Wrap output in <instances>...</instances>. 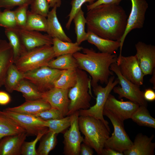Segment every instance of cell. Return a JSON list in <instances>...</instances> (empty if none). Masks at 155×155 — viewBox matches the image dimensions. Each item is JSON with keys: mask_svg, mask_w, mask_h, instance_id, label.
<instances>
[{"mask_svg": "<svg viewBox=\"0 0 155 155\" xmlns=\"http://www.w3.org/2000/svg\"><path fill=\"white\" fill-rule=\"evenodd\" d=\"M131 7L130 13L127 18L124 33L120 40V53L125 38L132 30L141 29L143 27L146 12L148 4L146 0H130Z\"/></svg>", "mask_w": 155, "mask_h": 155, "instance_id": "obj_12", "label": "cell"}, {"mask_svg": "<svg viewBox=\"0 0 155 155\" xmlns=\"http://www.w3.org/2000/svg\"><path fill=\"white\" fill-rule=\"evenodd\" d=\"M47 132L39 133L36 136V138L31 142H27L25 141L21 147V155H38L36 149V144Z\"/></svg>", "mask_w": 155, "mask_h": 155, "instance_id": "obj_38", "label": "cell"}, {"mask_svg": "<svg viewBox=\"0 0 155 155\" xmlns=\"http://www.w3.org/2000/svg\"><path fill=\"white\" fill-rule=\"evenodd\" d=\"M117 63L125 78L139 86L143 84L144 75L135 55L127 57L119 55Z\"/></svg>", "mask_w": 155, "mask_h": 155, "instance_id": "obj_13", "label": "cell"}, {"mask_svg": "<svg viewBox=\"0 0 155 155\" xmlns=\"http://www.w3.org/2000/svg\"><path fill=\"white\" fill-rule=\"evenodd\" d=\"M123 0H96L93 3L86 5L88 11L99 5L103 4H115L119 5Z\"/></svg>", "mask_w": 155, "mask_h": 155, "instance_id": "obj_43", "label": "cell"}, {"mask_svg": "<svg viewBox=\"0 0 155 155\" xmlns=\"http://www.w3.org/2000/svg\"><path fill=\"white\" fill-rule=\"evenodd\" d=\"M24 132L26 131L24 129L11 119L0 113V140L6 136Z\"/></svg>", "mask_w": 155, "mask_h": 155, "instance_id": "obj_27", "label": "cell"}, {"mask_svg": "<svg viewBox=\"0 0 155 155\" xmlns=\"http://www.w3.org/2000/svg\"><path fill=\"white\" fill-rule=\"evenodd\" d=\"M77 78V69L62 70L60 77L54 83V87L69 90L75 85Z\"/></svg>", "mask_w": 155, "mask_h": 155, "instance_id": "obj_32", "label": "cell"}, {"mask_svg": "<svg viewBox=\"0 0 155 155\" xmlns=\"http://www.w3.org/2000/svg\"><path fill=\"white\" fill-rule=\"evenodd\" d=\"M50 7L55 6L59 7L61 4V0H47Z\"/></svg>", "mask_w": 155, "mask_h": 155, "instance_id": "obj_48", "label": "cell"}, {"mask_svg": "<svg viewBox=\"0 0 155 155\" xmlns=\"http://www.w3.org/2000/svg\"><path fill=\"white\" fill-rule=\"evenodd\" d=\"M102 155H123V152L116 151L109 148H104L102 151Z\"/></svg>", "mask_w": 155, "mask_h": 155, "instance_id": "obj_47", "label": "cell"}, {"mask_svg": "<svg viewBox=\"0 0 155 155\" xmlns=\"http://www.w3.org/2000/svg\"><path fill=\"white\" fill-rule=\"evenodd\" d=\"M137 58L144 76L152 75L155 67V46L141 41L135 44Z\"/></svg>", "mask_w": 155, "mask_h": 155, "instance_id": "obj_17", "label": "cell"}, {"mask_svg": "<svg viewBox=\"0 0 155 155\" xmlns=\"http://www.w3.org/2000/svg\"><path fill=\"white\" fill-rule=\"evenodd\" d=\"M144 99L147 101L152 102L155 100V92L151 88L147 89L143 93Z\"/></svg>", "mask_w": 155, "mask_h": 155, "instance_id": "obj_46", "label": "cell"}, {"mask_svg": "<svg viewBox=\"0 0 155 155\" xmlns=\"http://www.w3.org/2000/svg\"><path fill=\"white\" fill-rule=\"evenodd\" d=\"M55 56L51 45H45L26 51L14 63L24 73L40 67L47 66Z\"/></svg>", "mask_w": 155, "mask_h": 155, "instance_id": "obj_5", "label": "cell"}, {"mask_svg": "<svg viewBox=\"0 0 155 155\" xmlns=\"http://www.w3.org/2000/svg\"><path fill=\"white\" fill-rule=\"evenodd\" d=\"M73 20L76 35V42L80 45L82 42L87 40V33L85 30L86 20L82 8L76 14Z\"/></svg>", "mask_w": 155, "mask_h": 155, "instance_id": "obj_33", "label": "cell"}, {"mask_svg": "<svg viewBox=\"0 0 155 155\" xmlns=\"http://www.w3.org/2000/svg\"><path fill=\"white\" fill-rule=\"evenodd\" d=\"M103 113V115L109 118L114 127L113 132L106 140L104 148H111L123 153L129 149L133 142L125 130L123 121L107 110L104 109Z\"/></svg>", "mask_w": 155, "mask_h": 155, "instance_id": "obj_7", "label": "cell"}, {"mask_svg": "<svg viewBox=\"0 0 155 155\" xmlns=\"http://www.w3.org/2000/svg\"><path fill=\"white\" fill-rule=\"evenodd\" d=\"M127 16L119 5L103 4L88 11L87 30L105 39L120 41L125 31Z\"/></svg>", "mask_w": 155, "mask_h": 155, "instance_id": "obj_1", "label": "cell"}, {"mask_svg": "<svg viewBox=\"0 0 155 155\" xmlns=\"http://www.w3.org/2000/svg\"><path fill=\"white\" fill-rule=\"evenodd\" d=\"M131 119L140 126L155 128V119L151 116L147 107L140 106Z\"/></svg>", "mask_w": 155, "mask_h": 155, "instance_id": "obj_29", "label": "cell"}, {"mask_svg": "<svg viewBox=\"0 0 155 155\" xmlns=\"http://www.w3.org/2000/svg\"><path fill=\"white\" fill-rule=\"evenodd\" d=\"M14 90L22 93L26 101L42 99V94L32 83L24 79L22 80Z\"/></svg>", "mask_w": 155, "mask_h": 155, "instance_id": "obj_25", "label": "cell"}, {"mask_svg": "<svg viewBox=\"0 0 155 155\" xmlns=\"http://www.w3.org/2000/svg\"><path fill=\"white\" fill-rule=\"evenodd\" d=\"M50 104L42 99L26 101L21 105L6 109L14 112L33 115L51 108Z\"/></svg>", "mask_w": 155, "mask_h": 155, "instance_id": "obj_23", "label": "cell"}, {"mask_svg": "<svg viewBox=\"0 0 155 155\" xmlns=\"http://www.w3.org/2000/svg\"><path fill=\"white\" fill-rule=\"evenodd\" d=\"M96 0H72L71 2V8L68 15V19L66 24L65 27L67 30L69 29L73 18L76 14L82 8V6L84 3L88 2L91 4Z\"/></svg>", "mask_w": 155, "mask_h": 155, "instance_id": "obj_36", "label": "cell"}, {"mask_svg": "<svg viewBox=\"0 0 155 155\" xmlns=\"http://www.w3.org/2000/svg\"><path fill=\"white\" fill-rule=\"evenodd\" d=\"M25 79L24 73L20 71L14 63L8 68L5 78L4 84L6 90L11 93L23 80Z\"/></svg>", "mask_w": 155, "mask_h": 155, "instance_id": "obj_26", "label": "cell"}, {"mask_svg": "<svg viewBox=\"0 0 155 155\" xmlns=\"http://www.w3.org/2000/svg\"><path fill=\"white\" fill-rule=\"evenodd\" d=\"M13 29L19 36L26 51L45 45L53 44V38L47 34L18 26Z\"/></svg>", "mask_w": 155, "mask_h": 155, "instance_id": "obj_14", "label": "cell"}, {"mask_svg": "<svg viewBox=\"0 0 155 155\" xmlns=\"http://www.w3.org/2000/svg\"><path fill=\"white\" fill-rule=\"evenodd\" d=\"M46 121V126L49 131L57 134L63 132L71 124V116H67L63 118Z\"/></svg>", "mask_w": 155, "mask_h": 155, "instance_id": "obj_34", "label": "cell"}, {"mask_svg": "<svg viewBox=\"0 0 155 155\" xmlns=\"http://www.w3.org/2000/svg\"><path fill=\"white\" fill-rule=\"evenodd\" d=\"M69 90L54 87L42 93V99L48 102L51 107L58 110L63 117L67 116L70 100Z\"/></svg>", "mask_w": 155, "mask_h": 155, "instance_id": "obj_16", "label": "cell"}, {"mask_svg": "<svg viewBox=\"0 0 155 155\" xmlns=\"http://www.w3.org/2000/svg\"><path fill=\"white\" fill-rule=\"evenodd\" d=\"M33 0H0V8H4L5 9H11L16 6L24 5H29Z\"/></svg>", "mask_w": 155, "mask_h": 155, "instance_id": "obj_42", "label": "cell"}, {"mask_svg": "<svg viewBox=\"0 0 155 155\" xmlns=\"http://www.w3.org/2000/svg\"><path fill=\"white\" fill-rule=\"evenodd\" d=\"M28 135L24 132L5 136L0 140V155H21V148Z\"/></svg>", "mask_w": 155, "mask_h": 155, "instance_id": "obj_19", "label": "cell"}, {"mask_svg": "<svg viewBox=\"0 0 155 155\" xmlns=\"http://www.w3.org/2000/svg\"><path fill=\"white\" fill-rule=\"evenodd\" d=\"M0 113L9 118L24 129L28 135L36 136L39 133L47 132L46 121L34 115L22 113L7 110L0 111Z\"/></svg>", "mask_w": 155, "mask_h": 155, "instance_id": "obj_10", "label": "cell"}, {"mask_svg": "<svg viewBox=\"0 0 155 155\" xmlns=\"http://www.w3.org/2000/svg\"><path fill=\"white\" fill-rule=\"evenodd\" d=\"M47 66L52 68L61 70L76 69L78 68L76 60L72 54L61 55L49 62Z\"/></svg>", "mask_w": 155, "mask_h": 155, "instance_id": "obj_28", "label": "cell"}, {"mask_svg": "<svg viewBox=\"0 0 155 155\" xmlns=\"http://www.w3.org/2000/svg\"><path fill=\"white\" fill-rule=\"evenodd\" d=\"M62 70L43 66L24 73L25 79L33 84L42 93L54 87L55 82L61 74Z\"/></svg>", "mask_w": 155, "mask_h": 155, "instance_id": "obj_9", "label": "cell"}, {"mask_svg": "<svg viewBox=\"0 0 155 155\" xmlns=\"http://www.w3.org/2000/svg\"><path fill=\"white\" fill-rule=\"evenodd\" d=\"M110 69L117 76L119 84L121 86H115L113 90L114 92L117 94L120 98H125L140 106L147 107V102L144 98V92L140 90V86L129 80L123 75L117 62L112 64Z\"/></svg>", "mask_w": 155, "mask_h": 155, "instance_id": "obj_8", "label": "cell"}, {"mask_svg": "<svg viewBox=\"0 0 155 155\" xmlns=\"http://www.w3.org/2000/svg\"><path fill=\"white\" fill-rule=\"evenodd\" d=\"M140 105L131 101H124L117 100L110 94L105 103L104 109L111 112L121 121L124 122L131 119L134 112Z\"/></svg>", "mask_w": 155, "mask_h": 155, "instance_id": "obj_15", "label": "cell"}, {"mask_svg": "<svg viewBox=\"0 0 155 155\" xmlns=\"http://www.w3.org/2000/svg\"><path fill=\"white\" fill-rule=\"evenodd\" d=\"M51 131L48 130L42 137L38 148V155H48L51 151L50 148V136Z\"/></svg>", "mask_w": 155, "mask_h": 155, "instance_id": "obj_41", "label": "cell"}, {"mask_svg": "<svg viewBox=\"0 0 155 155\" xmlns=\"http://www.w3.org/2000/svg\"><path fill=\"white\" fill-rule=\"evenodd\" d=\"M112 75L109 78L106 86L103 87L98 84L92 86L94 94L96 96V102L92 106L86 109L78 111L79 116H88L94 117L103 121L108 127L109 123L103 117V111L107 98L113 88L119 83L118 78L114 80Z\"/></svg>", "mask_w": 155, "mask_h": 155, "instance_id": "obj_6", "label": "cell"}, {"mask_svg": "<svg viewBox=\"0 0 155 155\" xmlns=\"http://www.w3.org/2000/svg\"><path fill=\"white\" fill-rule=\"evenodd\" d=\"M5 33L12 49L14 63L26 51L19 36L13 29L5 28Z\"/></svg>", "mask_w": 155, "mask_h": 155, "instance_id": "obj_30", "label": "cell"}, {"mask_svg": "<svg viewBox=\"0 0 155 155\" xmlns=\"http://www.w3.org/2000/svg\"><path fill=\"white\" fill-rule=\"evenodd\" d=\"M87 40L94 45L101 52L115 54L116 51L120 47V41L102 38L88 30H87Z\"/></svg>", "mask_w": 155, "mask_h": 155, "instance_id": "obj_22", "label": "cell"}, {"mask_svg": "<svg viewBox=\"0 0 155 155\" xmlns=\"http://www.w3.org/2000/svg\"><path fill=\"white\" fill-rule=\"evenodd\" d=\"M11 101V97L7 92L3 91H0V105H6L9 104Z\"/></svg>", "mask_w": 155, "mask_h": 155, "instance_id": "obj_44", "label": "cell"}, {"mask_svg": "<svg viewBox=\"0 0 155 155\" xmlns=\"http://www.w3.org/2000/svg\"><path fill=\"white\" fill-rule=\"evenodd\" d=\"M81 144L80 147V155H92L94 152L92 148L84 142Z\"/></svg>", "mask_w": 155, "mask_h": 155, "instance_id": "obj_45", "label": "cell"}, {"mask_svg": "<svg viewBox=\"0 0 155 155\" xmlns=\"http://www.w3.org/2000/svg\"><path fill=\"white\" fill-rule=\"evenodd\" d=\"M77 71L76 82L68 92L70 103L67 116L80 110L87 109L90 106L92 95L90 93L91 80L85 71L78 68Z\"/></svg>", "mask_w": 155, "mask_h": 155, "instance_id": "obj_4", "label": "cell"}, {"mask_svg": "<svg viewBox=\"0 0 155 155\" xmlns=\"http://www.w3.org/2000/svg\"><path fill=\"white\" fill-rule=\"evenodd\" d=\"M47 20L41 15L28 11L26 22L24 28L39 32H46Z\"/></svg>", "mask_w": 155, "mask_h": 155, "instance_id": "obj_31", "label": "cell"}, {"mask_svg": "<svg viewBox=\"0 0 155 155\" xmlns=\"http://www.w3.org/2000/svg\"><path fill=\"white\" fill-rule=\"evenodd\" d=\"M80 131L84 136L83 142L101 155L105 143L110 137V129L100 120L88 116H79Z\"/></svg>", "mask_w": 155, "mask_h": 155, "instance_id": "obj_3", "label": "cell"}, {"mask_svg": "<svg viewBox=\"0 0 155 155\" xmlns=\"http://www.w3.org/2000/svg\"><path fill=\"white\" fill-rule=\"evenodd\" d=\"M151 78L150 80V82L152 83L154 89H155V69L154 70Z\"/></svg>", "mask_w": 155, "mask_h": 155, "instance_id": "obj_49", "label": "cell"}, {"mask_svg": "<svg viewBox=\"0 0 155 155\" xmlns=\"http://www.w3.org/2000/svg\"><path fill=\"white\" fill-rule=\"evenodd\" d=\"M154 137H150L139 133L136 136L131 148L123 152L125 155H153L155 143L152 141Z\"/></svg>", "mask_w": 155, "mask_h": 155, "instance_id": "obj_18", "label": "cell"}, {"mask_svg": "<svg viewBox=\"0 0 155 155\" xmlns=\"http://www.w3.org/2000/svg\"><path fill=\"white\" fill-rule=\"evenodd\" d=\"M12 49L9 42L3 40H0V87L4 85L7 71L14 63Z\"/></svg>", "mask_w": 155, "mask_h": 155, "instance_id": "obj_20", "label": "cell"}, {"mask_svg": "<svg viewBox=\"0 0 155 155\" xmlns=\"http://www.w3.org/2000/svg\"><path fill=\"white\" fill-rule=\"evenodd\" d=\"M57 7L55 6L49 11L47 17V34L52 38H57L62 41L72 42L66 34L58 20L57 14Z\"/></svg>", "mask_w": 155, "mask_h": 155, "instance_id": "obj_21", "label": "cell"}, {"mask_svg": "<svg viewBox=\"0 0 155 155\" xmlns=\"http://www.w3.org/2000/svg\"><path fill=\"white\" fill-rule=\"evenodd\" d=\"M83 53L73 54L78 68L88 72L91 77L92 87L101 84H106L111 76L113 75L110 70L111 65L117 62L118 57L115 54L96 52L93 49L83 48Z\"/></svg>", "mask_w": 155, "mask_h": 155, "instance_id": "obj_2", "label": "cell"}, {"mask_svg": "<svg viewBox=\"0 0 155 155\" xmlns=\"http://www.w3.org/2000/svg\"><path fill=\"white\" fill-rule=\"evenodd\" d=\"M52 45L55 57L66 54H73L80 52L83 48L76 42L64 41L56 38H53Z\"/></svg>", "mask_w": 155, "mask_h": 155, "instance_id": "obj_24", "label": "cell"}, {"mask_svg": "<svg viewBox=\"0 0 155 155\" xmlns=\"http://www.w3.org/2000/svg\"><path fill=\"white\" fill-rule=\"evenodd\" d=\"M1 12L0 10V12Z\"/></svg>", "mask_w": 155, "mask_h": 155, "instance_id": "obj_50", "label": "cell"}, {"mask_svg": "<svg viewBox=\"0 0 155 155\" xmlns=\"http://www.w3.org/2000/svg\"><path fill=\"white\" fill-rule=\"evenodd\" d=\"M0 26L5 28H13L18 26L14 10L5 9L0 12Z\"/></svg>", "mask_w": 155, "mask_h": 155, "instance_id": "obj_35", "label": "cell"}, {"mask_svg": "<svg viewBox=\"0 0 155 155\" xmlns=\"http://www.w3.org/2000/svg\"><path fill=\"white\" fill-rule=\"evenodd\" d=\"M70 128L63 135V154L65 155H79L81 144L84 141L79 128L78 111L70 115Z\"/></svg>", "mask_w": 155, "mask_h": 155, "instance_id": "obj_11", "label": "cell"}, {"mask_svg": "<svg viewBox=\"0 0 155 155\" xmlns=\"http://www.w3.org/2000/svg\"><path fill=\"white\" fill-rule=\"evenodd\" d=\"M33 115L45 121L60 119L64 117L58 110L53 108L41 111Z\"/></svg>", "mask_w": 155, "mask_h": 155, "instance_id": "obj_39", "label": "cell"}, {"mask_svg": "<svg viewBox=\"0 0 155 155\" xmlns=\"http://www.w3.org/2000/svg\"><path fill=\"white\" fill-rule=\"evenodd\" d=\"M30 5L31 12L46 17L50 7L47 0H33Z\"/></svg>", "mask_w": 155, "mask_h": 155, "instance_id": "obj_37", "label": "cell"}, {"mask_svg": "<svg viewBox=\"0 0 155 155\" xmlns=\"http://www.w3.org/2000/svg\"><path fill=\"white\" fill-rule=\"evenodd\" d=\"M29 6L26 5L19 6L14 10L16 20L18 27L23 28L26 25Z\"/></svg>", "mask_w": 155, "mask_h": 155, "instance_id": "obj_40", "label": "cell"}]
</instances>
